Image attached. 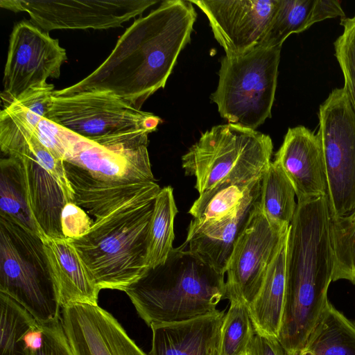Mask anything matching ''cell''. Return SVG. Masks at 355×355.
<instances>
[{
	"instance_id": "obj_8",
	"label": "cell",
	"mask_w": 355,
	"mask_h": 355,
	"mask_svg": "<svg viewBox=\"0 0 355 355\" xmlns=\"http://www.w3.org/2000/svg\"><path fill=\"white\" fill-rule=\"evenodd\" d=\"M47 117L74 134L107 145L141 130L155 131L161 119L107 91L53 96Z\"/></svg>"
},
{
	"instance_id": "obj_14",
	"label": "cell",
	"mask_w": 355,
	"mask_h": 355,
	"mask_svg": "<svg viewBox=\"0 0 355 355\" xmlns=\"http://www.w3.org/2000/svg\"><path fill=\"white\" fill-rule=\"evenodd\" d=\"M148 137L101 145L72 132L64 162L106 182H155L148 152Z\"/></svg>"
},
{
	"instance_id": "obj_9",
	"label": "cell",
	"mask_w": 355,
	"mask_h": 355,
	"mask_svg": "<svg viewBox=\"0 0 355 355\" xmlns=\"http://www.w3.org/2000/svg\"><path fill=\"white\" fill-rule=\"evenodd\" d=\"M318 119L329 210L337 218L355 210V111L344 87L320 105Z\"/></svg>"
},
{
	"instance_id": "obj_18",
	"label": "cell",
	"mask_w": 355,
	"mask_h": 355,
	"mask_svg": "<svg viewBox=\"0 0 355 355\" xmlns=\"http://www.w3.org/2000/svg\"><path fill=\"white\" fill-rule=\"evenodd\" d=\"M225 313L218 311L186 321L151 327L148 355H220Z\"/></svg>"
},
{
	"instance_id": "obj_1",
	"label": "cell",
	"mask_w": 355,
	"mask_h": 355,
	"mask_svg": "<svg viewBox=\"0 0 355 355\" xmlns=\"http://www.w3.org/2000/svg\"><path fill=\"white\" fill-rule=\"evenodd\" d=\"M74 203L95 218L85 235L68 239L100 289L125 291L148 269V233L155 182H106L64 162Z\"/></svg>"
},
{
	"instance_id": "obj_16",
	"label": "cell",
	"mask_w": 355,
	"mask_h": 355,
	"mask_svg": "<svg viewBox=\"0 0 355 355\" xmlns=\"http://www.w3.org/2000/svg\"><path fill=\"white\" fill-rule=\"evenodd\" d=\"M274 162L293 184L297 202L327 196V178L317 133L303 125L288 128Z\"/></svg>"
},
{
	"instance_id": "obj_23",
	"label": "cell",
	"mask_w": 355,
	"mask_h": 355,
	"mask_svg": "<svg viewBox=\"0 0 355 355\" xmlns=\"http://www.w3.org/2000/svg\"><path fill=\"white\" fill-rule=\"evenodd\" d=\"M286 240L287 236L269 265L257 297L248 306L255 332L277 338L285 298Z\"/></svg>"
},
{
	"instance_id": "obj_36",
	"label": "cell",
	"mask_w": 355,
	"mask_h": 355,
	"mask_svg": "<svg viewBox=\"0 0 355 355\" xmlns=\"http://www.w3.org/2000/svg\"><path fill=\"white\" fill-rule=\"evenodd\" d=\"M26 347L31 353L40 349L42 345L43 331L41 324L31 329L24 337Z\"/></svg>"
},
{
	"instance_id": "obj_17",
	"label": "cell",
	"mask_w": 355,
	"mask_h": 355,
	"mask_svg": "<svg viewBox=\"0 0 355 355\" xmlns=\"http://www.w3.org/2000/svg\"><path fill=\"white\" fill-rule=\"evenodd\" d=\"M260 188L220 219L199 221L193 218L183 245L207 265L225 275L235 243L259 199Z\"/></svg>"
},
{
	"instance_id": "obj_13",
	"label": "cell",
	"mask_w": 355,
	"mask_h": 355,
	"mask_svg": "<svg viewBox=\"0 0 355 355\" xmlns=\"http://www.w3.org/2000/svg\"><path fill=\"white\" fill-rule=\"evenodd\" d=\"M207 16L225 55H241L260 45L276 0H191Z\"/></svg>"
},
{
	"instance_id": "obj_4",
	"label": "cell",
	"mask_w": 355,
	"mask_h": 355,
	"mask_svg": "<svg viewBox=\"0 0 355 355\" xmlns=\"http://www.w3.org/2000/svg\"><path fill=\"white\" fill-rule=\"evenodd\" d=\"M139 317L150 327L212 313L225 298L224 275L182 245L166 261L149 268L125 291Z\"/></svg>"
},
{
	"instance_id": "obj_24",
	"label": "cell",
	"mask_w": 355,
	"mask_h": 355,
	"mask_svg": "<svg viewBox=\"0 0 355 355\" xmlns=\"http://www.w3.org/2000/svg\"><path fill=\"white\" fill-rule=\"evenodd\" d=\"M297 355H355V322L329 301Z\"/></svg>"
},
{
	"instance_id": "obj_19",
	"label": "cell",
	"mask_w": 355,
	"mask_h": 355,
	"mask_svg": "<svg viewBox=\"0 0 355 355\" xmlns=\"http://www.w3.org/2000/svg\"><path fill=\"white\" fill-rule=\"evenodd\" d=\"M41 239L58 290L61 307L74 304L98 305L101 290L68 239Z\"/></svg>"
},
{
	"instance_id": "obj_32",
	"label": "cell",
	"mask_w": 355,
	"mask_h": 355,
	"mask_svg": "<svg viewBox=\"0 0 355 355\" xmlns=\"http://www.w3.org/2000/svg\"><path fill=\"white\" fill-rule=\"evenodd\" d=\"M343 33L334 42L335 56L343 74L345 85L355 111V15L340 19Z\"/></svg>"
},
{
	"instance_id": "obj_25",
	"label": "cell",
	"mask_w": 355,
	"mask_h": 355,
	"mask_svg": "<svg viewBox=\"0 0 355 355\" xmlns=\"http://www.w3.org/2000/svg\"><path fill=\"white\" fill-rule=\"evenodd\" d=\"M0 170V216L9 218L40 237V232L30 204L26 173L21 161L13 157L2 158Z\"/></svg>"
},
{
	"instance_id": "obj_21",
	"label": "cell",
	"mask_w": 355,
	"mask_h": 355,
	"mask_svg": "<svg viewBox=\"0 0 355 355\" xmlns=\"http://www.w3.org/2000/svg\"><path fill=\"white\" fill-rule=\"evenodd\" d=\"M337 17H345L338 1L276 0L273 15L260 45L282 46L290 35L303 32L315 23Z\"/></svg>"
},
{
	"instance_id": "obj_7",
	"label": "cell",
	"mask_w": 355,
	"mask_h": 355,
	"mask_svg": "<svg viewBox=\"0 0 355 355\" xmlns=\"http://www.w3.org/2000/svg\"><path fill=\"white\" fill-rule=\"evenodd\" d=\"M282 46H257L223 57L211 98L228 123L255 130L271 116Z\"/></svg>"
},
{
	"instance_id": "obj_34",
	"label": "cell",
	"mask_w": 355,
	"mask_h": 355,
	"mask_svg": "<svg viewBox=\"0 0 355 355\" xmlns=\"http://www.w3.org/2000/svg\"><path fill=\"white\" fill-rule=\"evenodd\" d=\"M94 221L74 202H67L61 214L62 232L65 239H74L87 233Z\"/></svg>"
},
{
	"instance_id": "obj_6",
	"label": "cell",
	"mask_w": 355,
	"mask_h": 355,
	"mask_svg": "<svg viewBox=\"0 0 355 355\" xmlns=\"http://www.w3.org/2000/svg\"><path fill=\"white\" fill-rule=\"evenodd\" d=\"M269 135L227 123L201 135L182 157L187 175L196 178L199 194L225 180L261 177L271 162Z\"/></svg>"
},
{
	"instance_id": "obj_10",
	"label": "cell",
	"mask_w": 355,
	"mask_h": 355,
	"mask_svg": "<svg viewBox=\"0 0 355 355\" xmlns=\"http://www.w3.org/2000/svg\"><path fill=\"white\" fill-rule=\"evenodd\" d=\"M288 228L270 221L262 212L258 200L230 259L225 299L247 306L253 302Z\"/></svg>"
},
{
	"instance_id": "obj_3",
	"label": "cell",
	"mask_w": 355,
	"mask_h": 355,
	"mask_svg": "<svg viewBox=\"0 0 355 355\" xmlns=\"http://www.w3.org/2000/svg\"><path fill=\"white\" fill-rule=\"evenodd\" d=\"M327 196L297 202L287 234L286 289L278 340L288 355L304 347L328 303L334 257Z\"/></svg>"
},
{
	"instance_id": "obj_35",
	"label": "cell",
	"mask_w": 355,
	"mask_h": 355,
	"mask_svg": "<svg viewBox=\"0 0 355 355\" xmlns=\"http://www.w3.org/2000/svg\"><path fill=\"white\" fill-rule=\"evenodd\" d=\"M246 355H288L277 337L254 333Z\"/></svg>"
},
{
	"instance_id": "obj_2",
	"label": "cell",
	"mask_w": 355,
	"mask_h": 355,
	"mask_svg": "<svg viewBox=\"0 0 355 355\" xmlns=\"http://www.w3.org/2000/svg\"><path fill=\"white\" fill-rule=\"evenodd\" d=\"M197 17L190 1L166 0L125 31L108 57L94 71L54 96L107 91L141 110L164 88L181 51L191 40Z\"/></svg>"
},
{
	"instance_id": "obj_22",
	"label": "cell",
	"mask_w": 355,
	"mask_h": 355,
	"mask_svg": "<svg viewBox=\"0 0 355 355\" xmlns=\"http://www.w3.org/2000/svg\"><path fill=\"white\" fill-rule=\"evenodd\" d=\"M1 150L13 157L28 149L38 162L59 183L67 202H74L73 189L67 179L64 162L57 157L37 138L35 128L23 116L5 113L0 116Z\"/></svg>"
},
{
	"instance_id": "obj_20",
	"label": "cell",
	"mask_w": 355,
	"mask_h": 355,
	"mask_svg": "<svg viewBox=\"0 0 355 355\" xmlns=\"http://www.w3.org/2000/svg\"><path fill=\"white\" fill-rule=\"evenodd\" d=\"M24 166L31 209L40 232V237L65 239L61 227V214L67 203L56 180L24 148L13 157Z\"/></svg>"
},
{
	"instance_id": "obj_29",
	"label": "cell",
	"mask_w": 355,
	"mask_h": 355,
	"mask_svg": "<svg viewBox=\"0 0 355 355\" xmlns=\"http://www.w3.org/2000/svg\"><path fill=\"white\" fill-rule=\"evenodd\" d=\"M0 355H31L24 337L38 322L21 305L0 292Z\"/></svg>"
},
{
	"instance_id": "obj_30",
	"label": "cell",
	"mask_w": 355,
	"mask_h": 355,
	"mask_svg": "<svg viewBox=\"0 0 355 355\" xmlns=\"http://www.w3.org/2000/svg\"><path fill=\"white\" fill-rule=\"evenodd\" d=\"M330 238L334 257L332 282L345 279L355 285V210L331 218Z\"/></svg>"
},
{
	"instance_id": "obj_12",
	"label": "cell",
	"mask_w": 355,
	"mask_h": 355,
	"mask_svg": "<svg viewBox=\"0 0 355 355\" xmlns=\"http://www.w3.org/2000/svg\"><path fill=\"white\" fill-rule=\"evenodd\" d=\"M157 0H1V8L25 12L36 26L49 33L60 29H108L141 15Z\"/></svg>"
},
{
	"instance_id": "obj_27",
	"label": "cell",
	"mask_w": 355,
	"mask_h": 355,
	"mask_svg": "<svg viewBox=\"0 0 355 355\" xmlns=\"http://www.w3.org/2000/svg\"><path fill=\"white\" fill-rule=\"evenodd\" d=\"M295 191L281 167L271 162L262 175L259 206L272 223L288 227L297 209Z\"/></svg>"
},
{
	"instance_id": "obj_11",
	"label": "cell",
	"mask_w": 355,
	"mask_h": 355,
	"mask_svg": "<svg viewBox=\"0 0 355 355\" xmlns=\"http://www.w3.org/2000/svg\"><path fill=\"white\" fill-rule=\"evenodd\" d=\"M67 60L66 50L49 33L27 21L16 24L4 69L3 108L26 91L46 85L49 78H59Z\"/></svg>"
},
{
	"instance_id": "obj_31",
	"label": "cell",
	"mask_w": 355,
	"mask_h": 355,
	"mask_svg": "<svg viewBox=\"0 0 355 355\" xmlns=\"http://www.w3.org/2000/svg\"><path fill=\"white\" fill-rule=\"evenodd\" d=\"M254 333L248 306L231 301L221 329L220 355H245Z\"/></svg>"
},
{
	"instance_id": "obj_33",
	"label": "cell",
	"mask_w": 355,
	"mask_h": 355,
	"mask_svg": "<svg viewBox=\"0 0 355 355\" xmlns=\"http://www.w3.org/2000/svg\"><path fill=\"white\" fill-rule=\"evenodd\" d=\"M43 331L42 345L31 355H75L60 319L41 324Z\"/></svg>"
},
{
	"instance_id": "obj_28",
	"label": "cell",
	"mask_w": 355,
	"mask_h": 355,
	"mask_svg": "<svg viewBox=\"0 0 355 355\" xmlns=\"http://www.w3.org/2000/svg\"><path fill=\"white\" fill-rule=\"evenodd\" d=\"M178 213L173 190L171 186L160 189L155 200L147 253L148 268L166 261L173 250L174 220Z\"/></svg>"
},
{
	"instance_id": "obj_5",
	"label": "cell",
	"mask_w": 355,
	"mask_h": 355,
	"mask_svg": "<svg viewBox=\"0 0 355 355\" xmlns=\"http://www.w3.org/2000/svg\"><path fill=\"white\" fill-rule=\"evenodd\" d=\"M0 292L40 324L61 317L58 290L42 239L0 216Z\"/></svg>"
},
{
	"instance_id": "obj_26",
	"label": "cell",
	"mask_w": 355,
	"mask_h": 355,
	"mask_svg": "<svg viewBox=\"0 0 355 355\" xmlns=\"http://www.w3.org/2000/svg\"><path fill=\"white\" fill-rule=\"evenodd\" d=\"M261 179L262 176L220 182L199 194L189 213L199 221L220 219L236 209L259 188Z\"/></svg>"
},
{
	"instance_id": "obj_15",
	"label": "cell",
	"mask_w": 355,
	"mask_h": 355,
	"mask_svg": "<svg viewBox=\"0 0 355 355\" xmlns=\"http://www.w3.org/2000/svg\"><path fill=\"white\" fill-rule=\"evenodd\" d=\"M61 320L75 355H147L116 319L98 305L62 308Z\"/></svg>"
},
{
	"instance_id": "obj_37",
	"label": "cell",
	"mask_w": 355,
	"mask_h": 355,
	"mask_svg": "<svg viewBox=\"0 0 355 355\" xmlns=\"http://www.w3.org/2000/svg\"><path fill=\"white\" fill-rule=\"evenodd\" d=\"M245 355H246V354Z\"/></svg>"
}]
</instances>
